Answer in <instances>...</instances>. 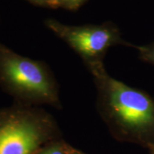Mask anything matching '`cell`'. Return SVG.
Returning <instances> with one entry per match:
<instances>
[{
    "instance_id": "obj_1",
    "label": "cell",
    "mask_w": 154,
    "mask_h": 154,
    "mask_svg": "<svg viewBox=\"0 0 154 154\" xmlns=\"http://www.w3.org/2000/svg\"><path fill=\"white\" fill-rule=\"evenodd\" d=\"M86 66L93 76L108 113L117 124L134 131L154 128V102L149 96L111 76L103 61Z\"/></svg>"
},
{
    "instance_id": "obj_2",
    "label": "cell",
    "mask_w": 154,
    "mask_h": 154,
    "mask_svg": "<svg viewBox=\"0 0 154 154\" xmlns=\"http://www.w3.org/2000/svg\"><path fill=\"white\" fill-rule=\"evenodd\" d=\"M0 84L27 99L53 101L57 84L49 66L17 54L0 43Z\"/></svg>"
},
{
    "instance_id": "obj_3",
    "label": "cell",
    "mask_w": 154,
    "mask_h": 154,
    "mask_svg": "<svg viewBox=\"0 0 154 154\" xmlns=\"http://www.w3.org/2000/svg\"><path fill=\"white\" fill-rule=\"evenodd\" d=\"M45 26L65 42L85 63L103 61L107 50L113 46L124 44L118 27L113 23L102 24L69 25L54 19L44 21Z\"/></svg>"
},
{
    "instance_id": "obj_4",
    "label": "cell",
    "mask_w": 154,
    "mask_h": 154,
    "mask_svg": "<svg viewBox=\"0 0 154 154\" xmlns=\"http://www.w3.org/2000/svg\"><path fill=\"white\" fill-rule=\"evenodd\" d=\"M41 122L29 112H11L0 118V154H31L40 138Z\"/></svg>"
},
{
    "instance_id": "obj_5",
    "label": "cell",
    "mask_w": 154,
    "mask_h": 154,
    "mask_svg": "<svg viewBox=\"0 0 154 154\" xmlns=\"http://www.w3.org/2000/svg\"><path fill=\"white\" fill-rule=\"evenodd\" d=\"M87 0H56L57 8H62L69 11H76Z\"/></svg>"
},
{
    "instance_id": "obj_6",
    "label": "cell",
    "mask_w": 154,
    "mask_h": 154,
    "mask_svg": "<svg viewBox=\"0 0 154 154\" xmlns=\"http://www.w3.org/2000/svg\"><path fill=\"white\" fill-rule=\"evenodd\" d=\"M143 60L154 64V42L146 46L136 47Z\"/></svg>"
},
{
    "instance_id": "obj_7",
    "label": "cell",
    "mask_w": 154,
    "mask_h": 154,
    "mask_svg": "<svg viewBox=\"0 0 154 154\" xmlns=\"http://www.w3.org/2000/svg\"><path fill=\"white\" fill-rule=\"evenodd\" d=\"M33 5L50 9H58L56 0H26Z\"/></svg>"
},
{
    "instance_id": "obj_8",
    "label": "cell",
    "mask_w": 154,
    "mask_h": 154,
    "mask_svg": "<svg viewBox=\"0 0 154 154\" xmlns=\"http://www.w3.org/2000/svg\"><path fill=\"white\" fill-rule=\"evenodd\" d=\"M43 154H63V152H61L60 150L57 149H53L44 152Z\"/></svg>"
}]
</instances>
